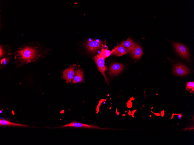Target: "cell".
Masks as SVG:
<instances>
[{
	"mask_svg": "<svg viewBox=\"0 0 194 145\" xmlns=\"http://www.w3.org/2000/svg\"><path fill=\"white\" fill-rule=\"evenodd\" d=\"M47 52L42 44L37 41L24 43L15 50L14 63L18 67L38 62L45 56Z\"/></svg>",
	"mask_w": 194,
	"mask_h": 145,
	"instance_id": "obj_1",
	"label": "cell"
},
{
	"mask_svg": "<svg viewBox=\"0 0 194 145\" xmlns=\"http://www.w3.org/2000/svg\"><path fill=\"white\" fill-rule=\"evenodd\" d=\"M172 44L176 52L180 56L187 60H189V52L186 47L180 43L172 42Z\"/></svg>",
	"mask_w": 194,
	"mask_h": 145,
	"instance_id": "obj_2",
	"label": "cell"
},
{
	"mask_svg": "<svg viewBox=\"0 0 194 145\" xmlns=\"http://www.w3.org/2000/svg\"><path fill=\"white\" fill-rule=\"evenodd\" d=\"M173 74L176 76H185L190 72L188 67L184 65L179 63L173 65Z\"/></svg>",
	"mask_w": 194,
	"mask_h": 145,
	"instance_id": "obj_3",
	"label": "cell"
},
{
	"mask_svg": "<svg viewBox=\"0 0 194 145\" xmlns=\"http://www.w3.org/2000/svg\"><path fill=\"white\" fill-rule=\"evenodd\" d=\"M94 59L97 65L99 71L103 75L106 82L108 84V79L105 74V71L107 69L105 65V59L100 56L98 54L94 56Z\"/></svg>",
	"mask_w": 194,
	"mask_h": 145,
	"instance_id": "obj_4",
	"label": "cell"
},
{
	"mask_svg": "<svg viewBox=\"0 0 194 145\" xmlns=\"http://www.w3.org/2000/svg\"><path fill=\"white\" fill-rule=\"evenodd\" d=\"M65 127L91 128L97 129H109L107 128H100L95 125L83 124L75 121H73L69 124L60 127L62 128Z\"/></svg>",
	"mask_w": 194,
	"mask_h": 145,
	"instance_id": "obj_5",
	"label": "cell"
},
{
	"mask_svg": "<svg viewBox=\"0 0 194 145\" xmlns=\"http://www.w3.org/2000/svg\"><path fill=\"white\" fill-rule=\"evenodd\" d=\"M102 44L101 41L93 40L90 41H87L85 46L88 52L91 54H93L99 49Z\"/></svg>",
	"mask_w": 194,
	"mask_h": 145,
	"instance_id": "obj_6",
	"label": "cell"
},
{
	"mask_svg": "<svg viewBox=\"0 0 194 145\" xmlns=\"http://www.w3.org/2000/svg\"><path fill=\"white\" fill-rule=\"evenodd\" d=\"M75 67L74 65L71 66L63 71V77L66 81V83H70L71 82L74 75V69Z\"/></svg>",
	"mask_w": 194,
	"mask_h": 145,
	"instance_id": "obj_7",
	"label": "cell"
},
{
	"mask_svg": "<svg viewBox=\"0 0 194 145\" xmlns=\"http://www.w3.org/2000/svg\"><path fill=\"white\" fill-rule=\"evenodd\" d=\"M124 68V65L121 63H114L109 66L110 74L112 76L117 74L121 72Z\"/></svg>",
	"mask_w": 194,
	"mask_h": 145,
	"instance_id": "obj_8",
	"label": "cell"
},
{
	"mask_svg": "<svg viewBox=\"0 0 194 145\" xmlns=\"http://www.w3.org/2000/svg\"><path fill=\"white\" fill-rule=\"evenodd\" d=\"M136 44L129 38L126 40L123 41L120 45L123 46L129 53H130L135 47Z\"/></svg>",
	"mask_w": 194,
	"mask_h": 145,
	"instance_id": "obj_9",
	"label": "cell"
},
{
	"mask_svg": "<svg viewBox=\"0 0 194 145\" xmlns=\"http://www.w3.org/2000/svg\"><path fill=\"white\" fill-rule=\"evenodd\" d=\"M130 53L133 58L139 60L143 54V49L140 45L137 43L135 47Z\"/></svg>",
	"mask_w": 194,
	"mask_h": 145,
	"instance_id": "obj_10",
	"label": "cell"
},
{
	"mask_svg": "<svg viewBox=\"0 0 194 145\" xmlns=\"http://www.w3.org/2000/svg\"><path fill=\"white\" fill-rule=\"evenodd\" d=\"M10 46L4 44H1L0 46V58L12 54Z\"/></svg>",
	"mask_w": 194,
	"mask_h": 145,
	"instance_id": "obj_11",
	"label": "cell"
},
{
	"mask_svg": "<svg viewBox=\"0 0 194 145\" xmlns=\"http://www.w3.org/2000/svg\"><path fill=\"white\" fill-rule=\"evenodd\" d=\"M83 72L80 69L76 70L74 72V76L72 79L73 83H78L83 81Z\"/></svg>",
	"mask_w": 194,
	"mask_h": 145,
	"instance_id": "obj_12",
	"label": "cell"
},
{
	"mask_svg": "<svg viewBox=\"0 0 194 145\" xmlns=\"http://www.w3.org/2000/svg\"><path fill=\"white\" fill-rule=\"evenodd\" d=\"M112 51V54L117 56H120L129 53L123 46L120 45H117Z\"/></svg>",
	"mask_w": 194,
	"mask_h": 145,
	"instance_id": "obj_13",
	"label": "cell"
},
{
	"mask_svg": "<svg viewBox=\"0 0 194 145\" xmlns=\"http://www.w3.org/2000/svg\"><path fill=\"white\" fill-rule=\"evenodd\" d=\"M0 126H18L23 127H29L26 125L18 123H14L10 122L7 120L0 119Z\"/></svg>",
	"mask_w": 194,
	"mask_h": 145,
	"instance_id": "obj_14",
	"label": "cell"
},
{
	"mask_svg": "<svg viewBox=\"0 0 194 145\" xmlns=\"http://www.w3.org/2000/svg\"><path fill=\"white\" fill-rule=\"evenodd\" d=\"M12 57V54L0 58V65L4 67L10 61Z\"/></svg>",
	"mask_w": 194,
	"mask_h": 145,
	"instance_id": "obj_15",
	"label": "cell"
},
{
	"mask_svg": "<svg viewBox=\"0 0 194 145\" xmlns=\"http://www.w3.org/2000/svg\"><path fill=\"white\" fill-rule=\"evenodd\" d=\"M113 51H111L107 49H102L100 53L98 54L100 56L104 59L108 57L112 53Z\"/></svg>",
	"mask_w": 194,
	"mask_h": 145,
	"instance_id": "obj_16",
	"label": "cell"
},
{
	"mask_svg": "<svg viewBox=\"0 0 194 145\" xmlns=\"http://www.w3.org/2000/svg\"><path fill=\"white\" fill-rule=\"evenodd\" d=\"M186 86V90L189 91L190 93H194V82L193 81L187 82Z\"/></svg>",
	"mask_w": 194,
	"mask_h": 145,
	"instance_id": "obj_17",
	"label": "cell"
},
{
	"mask_svg": "<svg viewBox=\"0 0 194 145\" xmlns=\"http://www.w3.org/2000/svg\"><path fill=\"white\" fill-rule=\"evenodd\" d=\"M178 117L179 118V119H180L182 117L181 115L180 114L178 115Z\"/></svg>",
	"mask_w": 194,
	"mask_h": 145,
	"instance_id": "obj_18",
	"label": "cell"
}]
</instances>
